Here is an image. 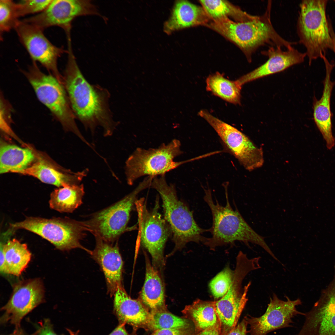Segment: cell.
Masks as SVG:
<instances>
[{
  "instance_id": "11",
  "label": "cell",
  "mask_w": 335,
  "mask_h": 335,
  "mask_svg": "<svg viewBox=\"0 0 335 335\" xmlns=\"http://www.w3.org/2000/svg\"><path fill=\"white\" fill-rule=\"evenodd\" d=\"M198 114L213 128L228 151L246 169L251 171L262 166V149L256 146L244 134L206 109L201 110Z\"/></svg>"
},
{
  "instance_id": "1",
  "label": "cell",
  "mask_w": 335,
  "mask_h": 335,
  "mask_svg": "<svg viewBox=\"0 0 335 335\" xmlns=\"http://www.w3.org/2000/svg\"><path fill=\"white\" fill-rule=\"evenodd\" d=\"M67 64L63 76L64 86L76 118L94 135L98 126L104 136H111L117 126L109 105L110 94L106 89L90 84L81 71L72 52L68 49Z\"/></svg>"
},
{
  "instance_id": "36",
  "label": "cell",
  "mask_w": 335,
  "mask_h": 335,
  "mask_svg": "<svg viewBox=\"0 0 335 335\" xmlns=\"http://www.w3.org/2000/svg\"><path fill=\"white\" fill-rule=\"evenodd\" d=\"M248 323L244 318L238 325L223 335H247Z\"/></svg>"
},
{
  "instance_id": "9",
  "label": "cell",
  "mask_w": 335,
  "mask_h": 335,
  "mask_svg": "<svg viewBox=\"0 0 335 335\" xmlns=\"http://www.w3.org/2000/svg\"><path fill=\"white\" fill-rule=\"evenodd\" d=\"M151 179L146 177L131 192L112 205L92 214L83 221L87 231L110 243L127 231L130 214L140 193L150 187Z\"/></svg>"
},
{
  "instance_id": "20",
  "label": "cell",
  "mask_w": 335,
  "mask_h": 335,
  "mask_svg": "<svg viewBox=\"0 0 335 335\" xmlns=\"http://www.w3.org/2000/svg\"><path fill=\"white\" fill-rule=\"evenodd\" d=\"M211 21L202 6L186 0H178L174 4L170 17L164 24V31L169 34L185 28L205 26Z\"/></svg>"
},
{
  "instance_id": "19",
  "label": "cell",
  "mask_w": 335,
  "mask_h": 335,
  "mask_svg": "<svg viewBox=\"0 0 335 335\" xmlns=\"http://www.w3.org/2000/svg\"><path fill=\"white\" fill-rule=\"evenodd\" d=\"M325 64L326 74L323 82L322 96L319 100H314L313 116L314 122L326 142L327 148L330 150L334 146L335 138L332 131V114L330 100L332 91L335 82L331 79L332 71L335 62H330L327 57L322 58Z\"/></svg>"
},
{
  "instance_id": "5",
  "label": "cell",
  "mask_w": 335,
  "mask_h": 335,
  "mask_svg": "<svg viewBox=\"0 0 335 335\" xmlns=\"http://www.w3.org/2000/svg\"><path fill=\"white\" fill-rule=\"evenodd\" d=\"M21 72L31 85L38 100L48 108L64 129L74 133L89 145L90 143L82 135L76 123V118L63 84L52 74L42 72L34 61L27 70Z\"/></svg>"
},
{
  "instance_id": "33",
  "label": "cell",
  "mask_w": 335,
  "mask_h": 335,
  "mask_svg": "<svg viewBox=\"0 0 335 335\" xmlns=\"http://www.w3.org/2000/svg\"><path fill=\"white\" fill-rule=\"evenodd\" d=\"M234 270L227 266L210 281L209 287L214 298L220 299L228 291L232 282Z\"/></svg>"
},
{
  "instance_id": "16",
  "label": "cell",
  "mask_w": 335,
  "mask_h": 335,
  "mask_svg": "<svg viewBox=\"0 0 335 335\" xmlns=\"http://www.w3.org/2000/svg\"><path fill=\"white\" fill-rule=\"evenodd\" d=\"M304 316L305 321L297 335H335V283Z\"/></svg>"
},
{
  "instance_id": "3",
  "label": "cell",
  "mask_w": 335,
  "mask_h": 335,
  "mask_svg": "<svg viewBox=\"0 0 335 335\" xmlns=\"http://www.w3.org/2000/svg\"><path fill=\"white\" fill-rule=\"evenodd\" d=\"M269 2L264 14L253 20L237 22L226 19L212 21L207 27L236 45L248 62H251L252 55L260 47L266 45L289 49L296 42L284 39L275 29L271 20V2Z\"/></svg>"
},
{
  "instance_id": "44",
  "label": "cell",
  "mask_w": 335,
  "mask_h": 335,
  "mask_svg": "<svg viewBox=\"0 0 335 335\" xmlns=\"http://www.w3.org/2000/svg\"><path fill=\"white\" fill-rule=\"evenodd\" d=\"M334 2H335V0H334Z\"/></svg>"
},
{
  "instance_id": "23",
  "label": "cell",
  "mask_w": 335,
  "mask_h": 335,
  "mask_svg": "<svg viewBox=\"0 0 335 335\" xmlns=\"http://www.w3.org/2000/svg\"><path fill=\"white\" fill-rule=\"evenodd\" d=\"M145 276L140 294L141 302L152 311L165 309L163 284L158 270L151 265L147 255Z\"/></svg>"
},
{
  "instance_id": "12",
  "label": "cell",
  "mask_w": 335,
  "mask_h": 335,
  "mask_svg": "<svg viewBox=\"0 0 335 335\" xmlns=\"http://www.w3.org/2000/svg\"><path fill=\"white\" fill-rule=\"evenodd\" d=\"M15 29L32 61L40 63L49 74L63 84L58 60L66 51L63 47L53 44L44 35L43 30L22 20H20Z\"/></svg>"
},
{
  "instance_id": "30",
  "label": "cell",
  "mask_w": 335,
  "mask_h": 335,
  "mask_svg": "<svg viewBox=\"0 0 335 335\" xmlns=\"http://www.w3.org/2000/svg\"><path fill=\"white\" fill-rule=\"evenodd\" d=\"M242 87L236 81L225 78L218 72L209 75L206 80V89L214 95L230 103L240 104Z\"/></svg>"
},
{
  "instance_id": "28",
  "label": "cell",
  "mask_w": 335,
  "mask_h": 335,
  "mask_svg": "<svg viewBox=\"0 0 335 335\" xmlns=\"http://www.w3.org/2000/svg\"><path fill=\"white\" fill-rule=\"evenodd\" d=\"M199 1L211 21L231 18L237 22H243L253 20L257 16L248 13L227 1Z\"/></svg>"
},
{
  "instance_id": "18",
  "label": "cell",
  "mask_w": 335,
  "mask_h": 335,
  "mask_svg": "<svg viewBox=\"0 0 335 335\" xmlns=\"http://www.w3.org/2000/svg\"><path fill=\"white\" fill-rule=\"evenodd\" d=\"M95 237L96 246L90 254L101 268L108 292L112 296L118 288L123 287L122 258L117 243L113 245L98 237Z\"/></svg>"
},
{
  "instance_id": "26",
  "label": "cell",
  "mask_w": 335,
  "mask_h": 335,
  "mask_svg": "<svg viewBox=\"0 0 335 335\" xmlns=\"http://www.w3.org/2000/svg\"><path fill=\"white\" fill-rule=\"evenodd\" d=\"M84 194L83 184H66L52 192L49 206L60 212H72L82 203Z\"/></svg>"
},
{
  "instance_id": "39",
  "label": "cell",
  "mask_w": 335,
  "mask_h": 335,
  "mask_svg": "<svg viewBox=\"0 0 335 335\" xmlns=\"http://www.w3.org/2000/svg\"><path fill=\"white\" fill-rule=\"evenodd\" d=\"M125 324L123 323L119 325L109 335H128L124 327Z\"/></svg>"
},
{
  "instance_id": "15",
  "label": "cell",
  "mask_w": 335,
  "mask_h": 335,
  "mask_svg": "<svg viewBox=\"0 0 335 335\" xmlns=\"http://www.w3.org/2000/svg\"><path fill=\"white\" fill-rule=\"evenodd\" d=\"M44 295L43 286L39 279L17 283L10 299L2 308L4 313L1 321L9 322L18 329L24 317L42 302Z\"/></svg>"
},
{
  "instance_id": "35",
  "label": "cell",
  "mask_w": 335,
  "mask_h": 335,
  "mask_svg": "<svg viewBox=\"0 0 335 335\" xmlns=\"http://www.w3.org/2000/svg\"><path fill=\"white\" fill-rule=\"evenodd\" d=\"M12 107L9 102L5 99L2 92H0V123L2 131L13 137L15 135L10 127L12 122L11 114Z\"/></svg>"
},
{
  "instance_id": "37",
  "label": "cell",
  "mask_w": 335,
  "mask_h": 335,
  "mask_svg": "<svg viewBox=\"0 0 335 335\" xmlns=\"http://www.w3.org/2000/svg\"><path fill=\"white\" fill-rule=\"evenodd\" d=\"M186 328L163 329L155 330L152 335H187Z\"/></svg>"
},
{
  "instance_id": "32",
  "label": "cell",
  "mask_w": 335,
  "mask_h": 335,
  "mask_svg": "<svg viewBox=\"0 0 335 335\" xmlns=\"http://www.w3.org/2000/svg\"><path fill=\"white\" fill-rule=\"evenodd\" d=\"M16 3L11 0H0L1 35L15 28L20 21Z\"/></svg>"
},
{
  "instance_id": "38",
  "label": "cell",
  "mask_w": 335,
  "mask_h": 335,
  "mask_svg": "<svg viewBox=\"0 0 335 335\" xmlns=\"http://www.w3.org/2000/svg\"><path fill=\"white\" fill-rule=\"evenodd\" d=\"M195 335H221L220 323L213 326L198 332Z\"/></svg>"
},
{
  "instance_id": "27",
  "label": "cell",
  "mask_w": 335,
  "mask_h": 335,
  "mask_svg": "<svg viewBox=\"0 0 335 335\" xmlns=\"http://www.w3.org/2000/svg\"><path fill=\"white\" fill-rule=\"evenodd\" d=\"M0 249L3 252L5 260V274L20 275L27 267L31 255L27 245L14 239L3 244Z\"/></svg>"
},
{
  "instance_id": "4",
  "label": "cell",
  "mask_w": 335,
  "mask_h": 335,
  "mask_svg": "<svg viewBox=\"0 0 335 335\" xmlns=\"http://www.w3.org/2000/svg\"><path fill=\"white\" fill-rule=\"evenodd\" d=\"M150 187L155 190L161 197L164 218L169 224L175 244L173 252L183 248L189 243L205 242L203 236L208 229L200 227L195 220L193 212L177 195L175 187L168 184L165 175L153 178Z\"/></svg>"
},
{
  "instance_id": "10",
  "label": "cell",
  "mask_w": 335,
  "mask_h": 335,
  "mask_svg": "<svg viewBox=\"0 0 335 335\" xmlns=\"http://www.w3.org/2000/svg\"><path fill=\"white\" fill-rule=\"evenodd\" d=\"M138 217L139 234L141 244L150 254L152 264L156 269L164 266V249L172 235L170 227L159 212V199L157 197L154 207L148 210L144 199L135 202Z\"/></svg>"
},
{
  "instance_id": "22",
  "label": "cell",
  "mask_w": 335,
  "mask_h": 335,
  "mask_svg": "<svg viewBox=\"0 0 335 335\" xmlns=\"http://www.w3.org/2000/svg\"><path fill=\"white\" fill-rule=\"evenodd\" d=\"M114 296V309L120 320L136 326L147 325L150 313L141 301L131 298L123 286L118 288Z\"/></svg>"
},
{
  "instance_id": "21",
  "label": "cell",
  "mask_w": 335,
  "mask_h": 335,
  "mask_svg": "<svg viewBox=\"0 0 335 335\" xmlns=\"http://www.w3.org/2000/svg\"><path fill=\"white\" fill-rule=\"evenodd\" d=\"M88 172L87 169L77 172L68 170L60 171L39 159L18 173L33 176L42 182L60 187L66 184H79Z\"/></svg>"
},
{
  "instance_id": "7",
  "label": "cell",
  "mask_w": 335,
  "mask_h": 335,
  "mask_svg": "<svg viewBox=\"0 0 335 335\" xmlns=\"http://www.w3.org/2000/svg\"><path fill=\"white\" fill-rule=\"evenodd\" d=\"M181 146L180 141L175 139L168 144H161L157 148L136 149L126 161L125 170L127 183L132 185L137 179L144 176L154 177L164 175L184 163L200 159L198 156L184 161H174L176 157L183 153Z\"/></svg>"
},
{
  "instance_id": "42",
  "label": "cell",
  "mask_w": 335,
  "mask_h": 335,
  "mask_svg": "<svg viewBox=\"0 0 335 335\" xmlns=\"http://www.w3.org/2000/svg\"><path fill=\"white\" fill-rule=\"evenodd\" d=\"M16 331H15V332L13 334L10 335H22L17 330Z\"/></svg>"
},
{
  "instance_id": "2",
  "label": "cell",
  "mask_w": 335,
  "mask_h": 335,
  "mask_svg": "<svg viewBox=\"0 0 335 335\" xmlns=\"http://www.w3.org/2000/svg\"><path fill=\"white\" fill-rule=\"evenodd\" d=\"M226 204L221 205L215 198L213 200L212 192L209 188H203L204 201L211 210L212 216V225L208 229L212 236L207 238L203 244L211 250H214L218 247L233 245L239 241L248 247L251 243L261 247L274 259L277 257L266 244L264 237L256 232L243 218L237 208L234 210L231 206L229 198L228 184H224Z\"/></svg>"
},
{
  "instance_id": "13",
  "label": "cell",
  "mask_w": 335,
  "mask_h": 335,
  "mask_svg": "<svg viewBox=\"0 0 335 335\" xmlns=\"http://www.w3.org/2000/svg\"><path fill=\"white\" fill-rule=\"evenodd\" d=\"M99 15L96 7L89 0H52L42 12L22 20L43 30L58 26L66 31L70 30L71 23L75 18Z\"/></svg>"
},
{
  "instance_id": "17",
  "label": "cell",
  "mask_w": 335,
  "mask_h": 335,
  "mask_svg": "<svg viewBox=\"0 0 335 335\" xmlns=\"http://www.w3.org/2000/svg\"><path fill=\"white\" fill-rule=\"evenodd\" d=\"M261 53L267 57L268 60L260 66L236 80L241 86L301 63L306 57L305 52H301L293 47L284 51L281 47L269 46L268 49L262 51Z\"/></svg>"
},
{
  "instance_id": "25",
  "label": "cell",
  "mask_w": 335,
  "mask_h": 335,
  "mask_svg": "<svg viewBox=\"0 0 335 335\" xmlns=\"http://www.w3.org/2000/svg\"><path fill=\"white\" fill-rule=\"evenodd\" d=\"M249 281L243 288V295L239 300L222 298L215 301V308L221 329V335L234 328L248 301V293L251 285Z\"/></svg>"
},
{
  "instance_id": "8",
  "label": "cell",
  "mask_w": 335,
  "mask_h": 335,
  "mask_svg": "<svg viewBox=\"0 0 335 335\" xmlns=\"http://www.w3.org/2000/svg\"><path fill=\"white\" fill-rule=\"evenodd\" d=\"M12 230L25 229L37 234L52 244L57 249L67 251L80 248L91 251L81 244L87 231L83 221L68 218L46 219L27 217L23 221L11 224Z\"/></svg>"
},
{
  "instance_id": "31",
  "label": "cell",
  "mask_w": 335,
  "mask_h": 335,
  "mask_svg": "<svg viewBox=\"0 0 335 335\" xmlns=\"http://www.w3.org/2000/svg\"><path fill=\"white\" fill-rule=\"evenodd\" d=\"M155 330L163 329L186 328L187 321L166 311L165 309L152 311L147 324Z\"/></svg>"
},
{
  "instance_id": "34",
  "label": "cell",
  "mask_w": 335,
  "mask_h": 335,
  "mask_svg": "<svg viewBox=\"0 0 335 335\" xmlns=\"http://www.w3.org/2000/svg\"><path fill=\"white\" fill-rule=\"evenodd\" d=\"M52 0H24L16 3L19 17L26 15L38 13L43 11Z\"/></svg>"
},
{
  "instance_id": "43",
  "label": "cell",
  "mask_w": 335,
  "mask_h": 335,
  "mask_svg": "<svg viewBox=\"0 0 335 335\" xmlns=\"http://www.w3.org/2000/svg\"><path fill=\"white\" fill-rule=\"evenodd\" d=\"M69 332L70 334V335H78L76 333H74V332H72V331L69 330Z\"/></svg>"
},
{
  "instance_id": "14",
  "label": "cell",
  "mask_w": 335,
  "mask_h": 335,
  "mask_svg": "<svg viewBox=\"0 0 335 335\" xmlns=\"http://www.w3.org/2000/svg\"><path fill=\"white\" fill-rule=\"evenodd\" d=\"M285 297L287 300L283 301L273 293L264 314L258 317L249 315L245 317L249 325V335H267L274 330L290 327L293 322L292 319L295 316L304 315L305 313L296 309L297 306L302 304L300 299L292 300Z\"/></svg>"
},
{
  "instance_id": "24",
  "label": "cell",
  "mask_w": 335,
  "mask_h": 335,
  "mask_svg": "<svg viewBox=\"0 0 335 335\" xmlns=\"http://www.w3.org/2000/svg\"><path fill=\"white\" fill-rule=\"evenodd\" d=\"M36 158L30 148L3 143L0 148V173H18L31 165Z\"/></svg>"
},
{
  "instance_id": "41",
  "label": "cell",
  "mask_w": 335,
  "mask_h": 335,
  "mask_svg": "<svg viewBox=\"0 0 335 335\" xmlns=\"http://www.w3.org/2000/svg\"><path fill=\"white\" fill-rule=\"evenodd\" d=\"M332 37L333 42V47L332 51L335 54V34H333L332 35Z\"/></svg>"
},
{
  "instance_id": "6",
  "label": "cell",
  "mask_w": 335,
  "mask_h": 335,
  "mask_svg": "<svg viewBox=\"0 0 335 335\" xmlns=\"http://www.w3.org/2000/svg\"><path fill=\"white\" fill-rule=\"evenodd\" d=\"M328 0H304L299 4L297 24L299 42L310 65L313 61L332 51L333 43L326 11Z\"/></svg>"
},
{
  "instance_id": "29",
  "label": "cell",
  "mask_w": 335,
  "mask_h": 335,
  "mask_svg": "<svg viewBox=\"0 0 335 335\" xmlns=\"http://www.w3.org/2000/svg\"><path fill=\"white\" fill-rule=\"evenodd\" d=\"M183 313L193 322L198 332L219 323L216 310L215 301L197 299L191 304L186 306Z\"/></svg>"
},
{
  "instance_id": "40",
  "label": "cell",
  "mask_w": 335,
  "mask_h": 335,
  "mask_svg": "<svg viewBox=\"0 0 335 335\" xmlns=\"http://www.w3.org/2000/svg\"><path fill=\"white\" fill-rule=\"evenodd\" d=\"M39 335H57L53 331L50 325L45 324L41 330Z\"/></svg>"
}]
</instances>
